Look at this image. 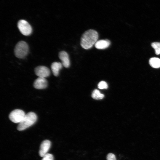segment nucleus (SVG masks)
<instances>
[{"instance_id":"f257e3e1","label":"nucleus","mask_w":160,"mask_h":160,"mask_svg":"<svg viewBox=\"0 0 160 160\" xmlns=\"http://www.w3.org/2000/svg\"><path fill=\"white\" fill-rule=\"evenodd\" d=\"M98 34L96 31L89 29L86 31L82 35L80 44L84 49H87L91 48L97 41Z\"/></svg>"},{"instance_id":"f03ea898","label":"nucleus","mask_w":160,"mask_h":160,"mask_svg":"<svg viewBox=\"0 0 160 160\" xmlns=\"http://www.w3.org/2000/svg\"><path fill=\"white\" fill-rule=\"evenodd\" d=\"M37 119L36 114L33 112H29L25 114L22 121L19 123L17 129L20 131L24 130L33 125Z\"/></svg>"},{"instance_id":"7ed1b4c3","label":"nucleus","mask_w":160,"mask_h":160,"mask_svg":"<svg viewBox=\"0 0 160 160\" xmlns=\"http://www.w3.org/2000/svg\"><path fill=\"white\" fill-rule=\"evenodd\" d=\"M29 47L27 44L24 41H20L16 45L14 49V54L16 57L23 58L27 55Z\"/></svg>"},{"instance_id":"20e7f679","label":"nucleus","mask_w":160,"mask_h":160,"mask_svg":"<svg viewBox=\"0 0 160 160\" xmlns=\"http://www.w3.org/2000/svg\"><path fill=\"white\" fill-rule=\"evenodd\" d=\"M18 28L21 33L24 35H30L32 31V29L30 24L24 20H19L17 24Z\"/></svg>"},{"instance_id":"39448f33","label":"nucleus","mask_w":160,"mask_h":160,"mask_svg":"<svg viewBox=\"0 0 160 160\" xmlns=\"http://www.w3.org/2000/svg\"><path fill=\"white\" fill-rule=\"evenodd\" d=\"M25 114L22 110L16 109L11 111L9 115V119L15 123H19L24 117Z\"/></svg>"},{"instance_id":"423d86ee","label":"nucleus","mask_w":160,"mask_h":160,"mask_svg":"<svg viewBox=\"0 0 160 160\" xmlns=\"http://www.w3.org/2000/svg\"><path fill=\"white\" fill-rule=\"evenodd\" d=\"M35 74L39 77L46 78L49 76L50 73L49 68L44 66L36 67L34 69Z\"/></svg>"},{"instance_id":"0eeeda50","label":"nucleus","mask_w":160,"mask_h":160,"mask_svg":"<svg viewBox=\"0 0 160 160\" xmlns=\"http://www.w3.org/2000/svg\"><path fill=\"white\" fill-rule=\"evenodd\" d=\"M51 145L50 141L48 140H44L41 143L39 151V156L43 157L47 153Z\"/></svg>"},{"instance_id":"6e6552de","label":"nucleus","mask_w":160,"mask_h":160,"mask_svg":"<svg viewBox=\"0 0 160 160\" xmlns=\"http://www.w3.org/2000/svg\"><path fill=\"white\" fill-rule=\"evenodd\" d=\"M47 82L45 78L39 77L33 83L34 87L37 89H42L47 87Z\"/></svg>"},{"instance_id":"1a4fd4ad","label":"nucleus","mask_w":160,"mask_h":160,"mask_svg":"<svg viewBox=\"0 0 160 160\" xmlns=\"http://www.w3.org/2000/svg\"><path fill=\"white\" fill-rule=\"evenodd\" d=\"M59 57L61 60L63 66L66 68L70 65V61L68 54L65 51H61L59 53Z\"/></svg>"},{"instance_id":"9d476101","label":"nucleus","mask_w":160,"mask_h":160,"mask_svg":"<svg viewBox=\"0 0 160 160\" xmlns=\"http://www.w3.org/2000/svg\"><path fill=\"white\" fill-rule=\"evenodd\" d=\"M111 44L108 40H101L97 41L95 44V47L98 49H104L108 48Z\"/></svg>"},{"instance_id":"9b49d317","label":"nucleus","mask_w":160,"mask_h":160,"mask_svg":"<svg viewBox=\"0 0 160 160\" xmlns=\"http://www.w3.org/2000/svg\"><path fill=\"white\" fill-rule=\"evenodd\" d=\"M62 63L59 62H53L51 65V69L54 76H57L59 74V71L63 66Z\"/></svg>"},{"instance_id":"f8f14e48","label":"nucleus","mask_w":160,"mask_h":160,"mask_svg":"<svg viewBox=\"0 0 160 160\" xmlns=\"http://www.w3.org/2000/svg\"><path fill=\"white\" fill-rule=\"evenodd\" d=\"M149 63L152 67L159 68L160 67V59L156 57L151 58L149 60Z\"/></svg>"},{"instance_id":"ddd939ff","label":"nucleus","mask_w":160,"mask_h":160,"mask_svg":"<svg viewBox=\"0 0 160 160\" xmlns=\"http://www.w3.org/2000/svg\"><path fill=\"white\" fill-rule=\"evenodd\" d=\"M104 96L103 94L100 93V91L97 89H95L93 91L92 95V97L95 100L102 99Z\"/></svg>"},{"instance_id":"4468645a","label":"nucleus","mask_w":160,"mask_h":160,"mask_svg":"<svg viewBox=\"0 0 160 160\" xmlns=\"http://www.w3.org/2000/svg\"><path fill=\"white\" fill-rule=\"evenodd\" d=\"M152 47L154 49L156 55L160 54V42H154L151 44Z\"/></svg>"},{"instance_id":"2eb2a0df","label":"nucleus","mask_w":160,"mask_h":160,"mask_svg":"<svg viewBox=\"0 0 160 160\" xmlns=\"http://www.w3.org/2000/svg\"><path fill=\"white\" fill-rule=\"evenodd\" d=\"M98 87L99 89H106L108 87V85L106 82L101 81L98 83Z\"/></svg>"},{"instance_id":"dca6fc26","label":"nucleus","mask_w":160,"mask_h":160,"mask_svg":"<svg viewBox=\"0 0 160 160\" xmlns=\"http://www.w3.org/2000/svg\"><path fill=\"white\" fill-rule=\"evenodd\" d=\"M41 160H54L53 155L50 153H47L43 157Z\"/></svg>"},{"instance_id":"f3484780","label":"nucleus","mask_w":160,"mask_h":160,"mask_svg":"<svg viewBox=\"0 0 160 160\" xmlns=\"http://www.w3.org/2000/svg\"><path fill=\"white\" fill-rule=\"evenodd\" d=\"M107 160H116L115 155L111 153H109L106 156Z\"/></svg>"}]
</instances>
